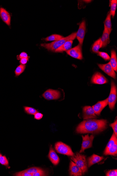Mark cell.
I'll use <instances>...</instances> for the list:
<instances>
[{
  "mask_svg": "<svg viewBox=\"0 0 117 176\" xmlns=\"http://www.w3.org/2000/svg\"><path fill=\"white\" fill-rule=\"evenodd\" d=\"M110 1V13L112 18H114L115 15L117 1V0H112Z\"/></svg>",
  "mask_w": 117,
  "mask_h": 176,
  "instance_id": "obj_24",
  "label": "cell"
},
{
  "mask_svg": "<svg viewBox=\"0 0 117 176\" xmlns=\"http://www.w3.org/2000/svg\"><path fill=\"white\" fill-rule=\"evenodd\" d=\"M98 65L100 69L105 72L108 75L114 79L116 78L115 71H114L113 68L110 65V62L106 64H98Z\"/></svg>",
  "mask_w": 117,
  "mask_h": 176,
  "instance_id": "obj_10",
  "label": "cell"
},
{
  "mask_svg": "<svg viewBox=\"0 0 117 176\" xmlns=\"http://www.w3.org/2000/svg\"><path fill=\"white\" fill-rule=\"evenodd\" d=\"M29 60V58H23L20 59L19 62L21 64V65H25L28 62Z\"/></svg>",
  "mask_w": 117,
  "mask_h": 176,
  "instance_id": "obj_36",
  "label": "cell"
},
{
  "mask_svg": "<svg viewBox=\"0 0 117 176\" xmlns=\"http://www.w3.org/2000/svg\"><path fill=\"white\" fill-rule=\"evenodd\" d=\"M28 55L26 52H23L20 54L19 55L17 56V58L18 60H20L21 59L23 58H29Z\"/></svg>",
  "mask_w": 117,
  "mask_h": 176,
  "instance_id": "obj_34",
  "label": "cell"
},
{
  "mask_svg": "<svg viewBox=\"0 0 117 176\" xmlns=\"http://www.w3.org/2000/svg\"><path fill=\"white\" fill-rule=\"evenodd\" d=\"M55 149L57 153L68 156H73L74 154L71 148L67 144L61 142H57L55 144Z\"/></svg>",
  "mask_w": 117,
  "mask_h": 176,
  "instance_id": "obj_4",
  "label": "cell"
},
{
  "mask_svg": "<svg viewBox=\"0 0 117 176\" xmlns=\"http://www.w3.org/2000/svg\"><path fill=\"white\" fill-rule=\"evenodd\" d=\"M66 53L69 55L74 58L81 60L83 59L81 45L79 44L72 49L66 51Z\"/></svg>",
  "mask_w": 117,
  "mask_h": 176,
  "instance_id": "obj_8",
  "label": "cell"
},
{
  "mask_svg": "<svg viewBox=\"0 0 117 176\" xmlns=\"http://www.w3.org/2000/svg\"><path fill=\"white\" fill-rule=\"evenodd\" d=\"M83 117L85 120L97 118L93 108L90 106H86L84 107L83 109Z\"/></svg>",
  "mask_w": 117,
  "mask_h": 176,
  "instance_id": "obj_13",
  "label": "cell"
},
{
  "mask_svg": "<svg viewBox=\"0 0 117 176\" xmlns=\"http://www.w3.org/2000/svg\"><path fill=\"white\" fill-rule=\"evenodd\" d=\"M103 159L104 158L103 157H100V156L94 154L91 157L88 158V167L90 168L93 165L100 162L101 160Z\"/></svg>",
  "mask_w": 117,
  "mask_h": 176,
  "instance_id": "obj_19",
  "label": "cell"
},
{
  "mask_svg": "<svg viewBox=\"0 0 117 176\" xmlns=\"http://www.w3.org/2000/svg\"><path fill=\"white\" fill-rule=\"evenodd\" d=\"M111 16V15L110 14V12H109L107 15L104 22L105 27L106 28L109 34H110L112 30Z\"/></svg>",
  "mask_w": 117,
  "mask_h": 176,
  "instance_id": "obj_23",
  "label": "cell"
},
{
  "mask_svg": "<svg viewBox=\"0 0 117 176\" xmlns=\"http://www.w3.org/2000/svg\"><path fill=\"white\" fill-rule=\"evenodd\" d=\"M91 82L95 84L103 85L108 82V80L100 72H96L93 76Z\"/></svg>",
  "mask_w": 117,
  "mask_h": 176,
  "instance_id": "obj_11",
  "label": "cell"
},
{
  "mask_svg": "<svg viewBox=\"0 0 117 176\" xmlns=\"http://www.w3.org/2000/svg\"><path fill=\"white\" fill-rule=\"evenodd\" d=\"M69 171L70 176H81L83 175L81 169L72 161L70 162Z\"/></svg>",
  "mask_w": 117,
  "mask_h": 176,
  "instance_id": "obj_15",
  "label": "cell"
},
{
  "mask_svg": "<svg viewBox=\"0 0 117 176\" xmlns=\"http://www.w3.org/2000/svg\"><path fill=\"white\" fill-rule=\"evenodd\" d=\"M63 38V36L61 35L57 34H54L51 36L46 37L45 39V40L46 41H56L60 40Z\"/></svg>",
  "mask_w": 117,
  "mask_h": 176,
  "instance_id": "obj_26",
  "label": "cell"
},
{
  "mask_svg": "<svg viewBox=\"0 0 117 176\" xmlns=\"http://www.w3.org/2000/svg\"><path fill=\"white\" fill-rule=\"evenodd\" d=\"M82 138L83 141L80 153L83 152L86 149L91 148L94 136L93 135L89 136V134H87L85 136H82Z\"/></svg>",
  "mask_w": 117,
  "mask_h": 176,
  "instance_id": "obj_7",
  "label": "cell"
},
{
  "mask_svg": "<svg viewBox=\"0 0 117 176\" xmlns=\"http://www.w3.org/2000/svg\"><path fill=\"white\" fill-rule=\"evenodd\" d=\"M108 104V98L104 100L99 101L96 105L92 106L96 115L99 116L102 110L107 106Z\"/></svg>",
  "mask_w": 117,
  "mask_h": 176,
  "instance_id": "obj_14",
  "label": "cell"
},
{
  "mask_svg": "<svg viewBox=\"0 0 117 176\" xmlns=\"http://www.w3.org/2000/svg\"><path fill=\"white\" fill-rule=\"evenodd\" d=\"M107 121L106 120L89 119L83 121L77 127L76 131L80 134H96L106 129Z\"/></svg>",
  "mask_w": 117,
  "mask_h": 176,
  "instance_id": "obj_1",
  "label": "cell"
},
{
  "mask_svg": "<svg viewBox=\"0 0 117 176\" xmlns=\"http://www.w3.org/2000/svg\"><path fill=\"white\" fill-rule=\"evenodd\" d=\"M48 157L49 158L50 161L54 166L58 165L60 162V159L56 152L53 149L52 146H50L49 154L48 155Z\"/></svg>",
  "mask_w": 117,
  "mask_h": 176,
  "instance_id": "obj_16",
  "label": "cell"
},
{
  "mask_svg": "<svg viewBox=\"0 0 117 176\" xmlns=\"http://www.w3.org/2000/svg\"><path fill=\"white\" fill-rule=\"evenodd\" d=\"M43 97L48 100H58L60 98V91L51 89H48L42 95Z\"/></svg>",
  "mask_w": 117,
  "mask_h": 176,
  "instance_id": "obj_6",
  "label": "cell"
},
{
  "mask_svg": "<svg viewBox=\"0 0 117 176\" xmlns=\"http://www.w3.org/2000/svg\"><path fill=\"white\" fill-rule=\"evenodd\" d=\"M35 119L37 120H41L42 118L43 117V114L41 113H39V112H37V113L35 114L34 115Z\"/></svg>",
  "mask_w": 117,
  "mask_h": 176,
  "instance_id": "obj_35",
  "label": "cell"
},
{
  "mask_svg": "<svg viewBox=\"0 0 117 176\" xmlns=\"http://www.w3.org/2000/svg\"><path fill=\"white\" fill-rule=\"evenodd\" d=\"M101 38L99 39L95 42L93 46L92 50L94 52L98 53L99 49L101 48Z\"/></svg>",
  "mask_w": 117,
  "mask_h": 176,
  "instance_id": "obj_28",
  "label": "cell"
},
{
  "mask_svg": "<svg viewBox=\"0 0 117 176\" xmlns=\"http://www.w3.org/2000/svg\"><path fill=\"white\" fill-rule=\"evenodd\" d=\"M117 144V136L114 133L112 136V137L110 138L109 143L107 145L105 150H106L110 147L113 146L115 144Z\"/></svg>",
  "mask_w": 117,
  "mask_h": 176,
  "instance_id": "obj_25",
  "label": "cell"
},
{
  "mask_svg": "<svg viewBox=\"0 0 117 176\" xmlns=\"http://www.w3.org/2000/svg\"><path fill=\"white\" fill-rule=\"evenodd\" d=\"M2 155L1 154V153H0V159H1V158L2 156Z\"/></svg>",
  "mask_w": 117,
  "mask_h": 176,
  "instance_id": "obj_37",
  "label": "cell"
},
{
  "mask_svg": "<svg viewBox=\"0 0 117 176\" xmlns=\"http://www.w3.org/2000/svg\"><path fill=\"white\" fill-rule=\"evenodd\" d=\"M76 32L73 33L68 36L63 37L60 40L51 43L42 44L41 45L42 47L46 48L48 50L52 52H55L59 48L61 47L66 42L70 40L73 41L76 38Z\"/></svg>",
  "mask_w": 117,
  "mask_h": 176,
  "instance_id": "obj_2",
  "label": "cell"
},
{
  "mask_svg": "<svg viewBox=\"0 0 117 176\" xmlns=\"http://www.w3.org/2000/svg\"><path fill=\"white\" fill-rule=\"evenodd\" d=\"M106 176H117V169H114V170H109L107 171L106 173Z\"/></svg>",
  "mask_w": 117,
  "mask_h": 176,
  "instance_id": "obj_32",
  "label": "cell"
},
{
  "mask_svg": "<svg viewBox=\"0 0 117 176\" xmlns=\"http://www.w3.org/2000/svg\"><path fill=\"white\" fill-rule=\"evenodd\" d=\"M109 35L110 34L104 26L103 33L102 37L101 38V48H104L109 43Z\"/></svg>",
  "mask_w": 117,
  "mask_h": 176,
  "instance_id": "obj_18",
  "label": "cell"
},
{
  "mask_svg": "<svg viewBox=\"0 0 117 176\" xmlns=\"http://www.w3.org/2000/svg\"><path fill=\"white\" fill-rule=\"evenodd\" d=\"M26 66L25 65H20L18 66L15 70V74L16 76H18L23 73L25 70Z\"/></svg>",
  "mask_w": 117,
  "mask_h": 176,
  "instance_id": "obj_27",
  "label": "cell"
},
{
  "mask_svg": "<svg viewBox=\"0 0 117 176\" xmlns=\"http://www.w3.org/2000/svg\"><path fill=\"white\" fill-rule=\"evenodd\" d=\"M73 41L70 40L66 42L61 47L55 51L56 52H62L64 51H67L71 49Z\"/></svg>",
  "mask_w": 117,
  "mask_h": 176,
  "instance_id": "obj_20",
  "label": "cell"
},
{
  "mask_svg": "<svg viewBox=\"0 0 117 176\" xmlns=\"http://www.w3.org/2000/svg\"><path fill=\"white\" fill-rule=\"evenodd\" d=\"M71 159L81 169L83 175L87 172V164L86 156L77 153L76 155L71 158Z\"/></svg>",
  "mask_w": 117,
  "mask_h": 176,
  "instance_id": "obj_3",
  "label": "cell"
},
{
  "mask_svg": "<svg viewBox=\"0 0 117 176\" xmlns=\"http://www.w3.org/2000/svg\"><path fill=\"white\" fill-rule=\"evenodd\" d=\"M110 63L113 68L115 71H117V59L115 51L112 50L111 51V57L110 58Z\"/></svg>",
  "mask_w": 117,
  "mask_h": 176,
  "instance_id": "obj_21",
  "label": "cell"
},
{
  "mask_svg": "<svg viewBox=\"0 0 117 176\" xmlns=\"http://www.w3.org/2000/svg\"><path fill=\"white\" fill-rule=\"evenodd\" d=\"M42 169L39 168L33 167L16 173L14 175L16 176H35L36 173Z\"/></svg>",
  "mask_w": 117,
  "mask_h": 176,
  "instance_id": "obj_12",
  "label": "cell"
},
{
  "mask_svg": "<svg viewBox=\"0 0 117 176\" xmlns=\"http://www.w3.org/2000/svg\"><path fill=\"white\" fill-rule=\"evenodd\" d=\"M97 53L98 54V55L105 59V61H109L110 59V58L107 53L98 51Z\"/></svg>",
  "mask_w": 117,
  "mask_h": 176,
  "instance_id": "obj_30",
  "label": "cell"
},
{
  "mask_svg": "<svg viewBox=\"0 0 117 176\" xmlns=\"http://www.w3.org/2000/svg\"><path fill=\"white\" fill-rule=\"evenodd\" d=\"M24 109L25 113L29 115H34L35 114L38 112L36 109L32 107H24Z\"/></svg>",
  "mask_w": 117,
  "mask_h": 176,
  "instance_id": "obj_29",
  "label": "cell"
},
{
  "mask_svg": "<svg viewBox=\"0 0 117 176\" xmlns=\"http://www.w3.org/2000/svg\"><path fill=\"white\" fill-rule=\"evenodd\" d=\"M0 17L4 23L8 25H11V17L9 12L3 8H0Z\"/></svg>",
  "mask_w": 117,
  "mask_h": 176,
  "instance_id": "obj_17",
  "label": "cell"
},
{
  "mask_svg": "<svg viewBox=\"0 0 117 176\" xmlns=\"http://www.w3.org/2000/svg\"><path fill=\"white\" fill-rule=\"evenodd\" d=\"M117 154V144L110 147L106 150H105L104 154L105 155H111L116 156Z\"/></svg>",
  "mask_w": 117,
  "mask_h": 176,
  "instance_id": "obj_22",
  "label": "cell"
},
{
  "mask_svg": "<svg viewBox=\"0 0 117 176\" xmlns=\"http://www.w3.org/2000/svg\"><path fill=\"white\" fill-rule=\"evenodd\" d=\"M110 126L112 127V129H113L114 133L115 134L116 136H117V120H116L115 122L112 123V124H110L109 125Z\"/></svg>",
  "mask_w": 117,
  "mask_h": 176,
  "instance_id": "obj_33",
  "label": "cell"
},
{
  "mask_svg": "<svg viewBox=\"0 0 117 176\" xmlns=\"http://www.w3.org/2000/svg\"><path fill=\"white\" fill-rule=\"evenodd\" d=\"M86 30V23L84 20L79 25L78 32H76V37L78 40L79 44L83 45L84 38L85 36Z\"/></svg>",
  "mask_w": 117,
  "mask_h": 176,
  "instance_id": "obj_9",
  "label": "cell"
},
{
  "mask_svg": "<svg viewBox=\"0 0 117 176\" xmlns=\"http://www.w3.org/2000/svg\"><path fill=\"white\" fill-rule=\"evenodd\" d=\"M0 164L6 166V167H9L8 166L9 163L7 158L5 156H2L0 159Z\"/></svg>",
  "mask_w": 117,
  "mask_h": 176,
  "instance_id": "obj_31",
  "label": "cell"
},
{
  "mask_svg": "<svg viewBox=\"0 0 117 176\" xmlns=\"http://www.w3.org/2000/svg\"><path fill=\"white\" fill-rule=\"evenodd\" d=\"M117 101V88L113 81H112L111 91L108 98V104L111 110L115 108Z\"/></svg>",
  "mask_w": 117,
  "mask_h": 176,
  "instance_id": "obj_5",
  "label": "cell"
}]
</instances>
